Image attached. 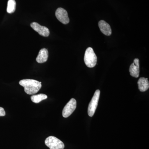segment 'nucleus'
<instances>
[{"label":"nucleus","mask_w":149,"mask_h":149,"mask_svg":"<svg viewBox=\"0 0 149 149\" xmlns=\"http://www.w3.org/2000/svg\"><path fill=\"white\" fill-rule=\"evenodd\" d=\"M19 84L24 87V91L28 95H34L42 88V83L32 79H23L20 80Z\"/></svg>","instance_id":"f257e3e1"},{"label":"nucleus","mask_w":149,"mask_h":149,"mask_svg":"<svg viewBox=\"0 0 149 149\" xmlns=\"http://www.w3.org/2000/svg\"><path fill=\"white\" fill-rule=\"evenodd\" d=\"M84 62L88 67L91 68L95 66L97 63V57L93 48H87L84 55Z\"/></svg>","instance_id":"f03ea898"},{"label":"nucleus","mask_w":149,"mask_h":149,"mask_svg":"<svg viewBox=\"0 0 149 149\" xmlns=\"http://www.w3.org/2000/svg\"><path fill=\"white\" fill-rule=\"evenodd\" d=\"M45 143L50 149H64V144L59 139L54 136L48 137L45 141Z\"/></svg>","instance_id":"7ed1b4c3"},{"label":"nucleus","mask_w":149,"mask_h":149,"mask_svg":"<svg viewBox=\"0 0 149 149\" xmlns=\"http://www.w3.org/2000/svg\"><path fill=\"white\" fill-rule=\"evenodd\" d=\"M100 91L97 90L94 94L92 100H91L88 108V114L89 116L92 117L95 114V112L97 107L99 98H100Z\"/></svg>","instance_id":"20e7f679"},{"label":"nucleus","mask_w":149,"mask_h":149,"mask_svg":"<svg viewBox=\"0 0 149 149\" xmlns=\"http://www.w3.org/2000/svg\"><path fill=\"white\" fill-rule=\"evenodd\" d=\"M77 106L76 100L71 99L65 106L62 112L63 116L64 118L69 117L75 110Z\"/></svg>","instance_id":"39448f33"},{"label":"nucleus","mask_w":149,"mask_h":149,"mask_svg":"<svg viewBox=\"0 0 149 149\" xmlns=\"http://www.w3.org/2000/svg\"><path fill=\"white\" fill-rule=\"evenodd\" d=\"M55 15L59 21L63 24H66L69 23L70 20L67 11L64 9L61 8H58L56 10Z\"/></svg>","instance_id":"423d86ee"},{"label":"nucleus","mask_w":149,"mask_h":149,"mask_svg":"<svg viewBox=\"0 0 149 149\" xmlns=\"http://www.w3.org/2000/svg\"><path fill=\"white\" fill-rule=\"evenodd\" d=\"M32 29L38 32L41 36L47 37L49 35L50 32L47 27L42 26L37 22H33L30 24Z\"/></svg>","instance_id":"0eeeda50"},{"label":"nucleus","mask_w":149,"mask_h":149,"mask_svg":"<svg viewBox=\"0 0 149 149\" xmlns=\"http://www.w3.org/2000/svg\"><path fill=\"white\" fill-rule=\"evenodd\" d=\"M129 72L130 75L132 77L136 78L139 77L140 74V61L139 59H134L133 63L130 65Z\"/></svg>","instance_id":"6e6552de"},{"label":"nucleus","mask_w":149,"mask_h":149,"mask_svg":"<svg viewBox=\"0 0 149 149\" xmlns=\"http://www.w3.org/2000/svg\"><path fill=\"white\" fill-rule=\"evenodd\" d=\"M98 25L100 30L104 35L108 36L111 35V28L109 24L103 20H100L99 22Z\"/></svg>","instance_id":"1a4fd4ad"},{"label":"nucleus","mask_w":149,"mask_h":149,"mask_svg":"<svg viewBox=\"0 0 149 149\" xmlns=\"http://www.w3.org/2000/svg\"><path fill=\"white\" fill-rule=\"evenodd\" d=\"M49 56L48 50L45 48L41 49L36 58V61L40 63H44L47 61Z\"/></svg>","instance_id":"9d476101"},{"label":"nucleus","mask_w":149,"mask_h":149,"mask_svg":"<svg viewBox=\"0 0 149 149\" xmlns=\"http://www.w3.org/2000/svg\"><path fill=\"white\" fill-rule=\"evenodd\" d=\"M139 90L141 92L147 91L149 88V83L148 78L141 77L138 82Z\"/></svg>","instance_id":"9b49d317"},{"label":"nucleus","mask_w":149,"mask_h":149,"mask_svg":"<svg viewBox=\"0 0 149 149\" xmlns=\"http://www.w3.org/2000/svg\"><path fill=\"white\" fill-rule=\"evenodd\" d=\"M47 98V96L45 94H40L34 95L31 97V100L35 103H39L40 102Z\"/></svg>","instance_id":"f8f14e48"},{"label":"nucleus","mask_w":149,"mask_h":149,"mask_svg":"<svg viewBox=\"0 0 149 149\" xmlns=\"http://www.w3.org/2000/svg\"><path fill=\"white\" fill-rule=\"evenodd\" d=\"M16 5L15 0H9L7 8V12L9 13H12L14 12L16 9Z\"/></svg>","instance_id":"ddd939ff"},{"label":"nucleus","mask_w":149,"mask_h":149,"mask_svg":"<svg viewBox=\"0 0 149 149\" xmlns=\"http://www.w3.org/2000/svg\"><path fill=\"white\" fill-rule=\"evenodd\" d=\"M6 115V112L4 109L0 107V116H3Z\"/></svg>","instance_id":"4468645a"}]
</instances>
